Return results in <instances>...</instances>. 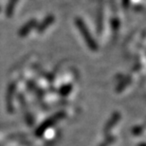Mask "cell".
I'll return each instance as SVG.
<instances>
[{"instance_id": "52a82bcc", "label": "cell", "mask_w": 146, "mask_h": 146, "mask_svg": "<svg viewBox=\"0 0 146 146\" xmlns=\"http://www.w3.org/2000/svg\"><path fill=\"white\" fill-rule=\"evenodd\" d=\"M119 25V20L117 19V18H114V19H113V22H112V28H113V31H118Z\"/></svg>"}, {"instance_id": "277c9868", "label": "cell", "mask_w": 146, "mask_h": 146, "mask_svg": "<svg viewBox=\"0 0 146 146\" xmlns=\"http://www.w3.org/2000/svg\"><path fill=\"white\" fill-rule=\"evenodd\" d=\"M19 0H9L7 7H6V15L8 17H11L13 14L14 9H15L16 4L18 3Z\"/></svg>"}, {"instance_id": "9c48e42d", "label": "cell", "mask_w": 146, "mask_h": 146, "mask_svg": "<svg viewBox=\"0 0 146 146\" xmlns=\"http://www.w3.org/2000/svg\"><path fill=\"white\" fill-rule=\"evenodd\" d=\"M0 11H1V7H0Z\"/></svg>"}, {"instance_id": "7a4b0ae2", "label": "cell", "mask_w": 146, "mask_h": 146, "mask_svg": "<svg viewBox=\"0 0 146 146\" xmlns=\"http://www.w3.org/2000/svg\"><path fill=\"white\" fill-rule=\"evenodd\" d=\"M37 20L36 19H31V20H29V21L26 23L25 25H23L22 26V28L19 30V36L20 37H25V36H27L29 33H31V30L34 28H36V26H37Z\"/></svg>"}, {"instance_id": "8992f818", "label": "cell", "mask_w": 146, "mask_h": 146, "mask_svg": "<svg viewBox=\"0 0 146 146\" xmlns=\"http://www.w3.org/2000/svg\"><path fill=\"white\" fill-rule=\"evenodd\" d=\"M72 88V86L71 84H66V86H65L64 87H62V89L60 90V93L62 95H66V93L69 92Z\"/></svg>"}, {"instance_id": "5b68a950", "label": "cell", "mask_w": 146, "mask_h": 146, "mask_svg": "<svg viewBox=\"0 0 146 146\" xmlns=\"http://www.w3.org/2000/svg\"><path fill=\"white\" fill-rule=\"evenodd\" d=\"M97 31L100 33L103 31V16H102V13L100 11L98 15V22H97Z\"/></svg>"}, {"instance_id": "3957f363", "label": "cell", "mask_w": 146, "mask_h": 146, "mask_svg": "<svg viewBox=\"0 0 146 146\" xmlns=\"http://www.w3.org/2000/svg\"><path fill=\"white\" fill-rule=\"evenodd\" d=\"M54 20H55V18H54L53 15H48L46 17H45V19H44L39 25L36 26L37 33H43L44 31H45L46 29H48L49 26L54 22Z\"/></svg>"}, {"instance_id": "6da1fadb", "label": "cell", "mask_w": 146, "mask_h": 146, "mask_svg": "<svg viewBox=\"0 0 146 146\" xmlns=\"http://www.w3.org/2000/svg\"><path fill=\"white\" fill-rule=\"evenodd\" d=\"M75 25L78 30L80 31L82 36H83L84 42H86L87 46H88V48L92 51H97L98 50V44L95 41L94 38L92 37L91 34H90V31H88V29H87L86 25L84 24L83 19L78 18L77 17V18L75 19Z\"/></svg>"}, {"instance_id": "ba28073f", "label": "cell", "mask_w": 146, "mask_h": 146, "mask_svg": "<svg viewBox=\"0 0 146 146\" xmlns=\"http://www.w3.org/2000/svg\"><path fill=\"white\" fill-rule=\"evenodd\" d=\"M129 3H130V0H122V7L127 9L128 6H129Z\"/></svg>"}]
</instances>
